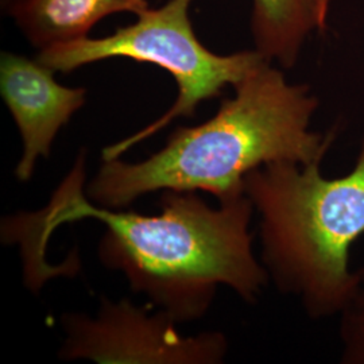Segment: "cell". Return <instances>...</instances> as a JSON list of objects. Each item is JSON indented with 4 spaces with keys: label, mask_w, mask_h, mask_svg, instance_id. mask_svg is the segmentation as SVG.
Returning a JSON list of instances; mask_svg holds the SVG:
<instances>
[{
    "label": "cell",
    "mask_w": 364,
    "mask_h": 364,
    "mask_svg": "<svg viewBox=\"0 0 364 364\" xmlns=\"http://www.w3.org/2000/svg\"><path fill=\"white\" fill-rule=\"evenodd\" d=\"M82 176L84 154L46 208L4 221L3 231L30 230L23 248H33L25 260L34 250L38 259L58 225L96 219L107 227L99 247L102 263L123 272L134 291L149 296L177 323L200 318L219 285L231 287L250 304L259 299L270 278L254 255L250 231L254 207L246 193L210 208L195 192L166 191L162 213L144 216L95 207L82 195Z\"/></svg>",
    "instance_id": "1"
},
{
    "label": "cell",
    "mask_w": 364,
    "mask_h": 364,
    "mask_svg": "<svg viewBox=\"0 0 364 364\" xmlns=\"http://www.w3.org/2000/svg\"><path fill=\"white\" fill-rule=\"evenodd\" d=\"M284 70L263 60L235 84L213 117L178 127L144 162L105 161L87 189L92 203L126 208L156 191H203L223 201L243 195L245 178L266 165L324 161L338 131L313 130L320 100L308 84L290 82Z\"/></svg>",
    "instance_id": "2"
},
{
    "label": "cell",
    "mask_w": 364,
    "mask_h": 364,
    "mask_svg": "<svg viewBox=\"0 0 364 364\" xmlns=\"http://www.w3.org/2000/svg\"><path fill=\"white\" fill-rule=\"evenodd\" d=\"M323 162H278L248 174L245 193L259 215L260 262L308 317H338L358 287L353 245L364 235V135L347 174Z\"/></svg>",
    "instance_id": "3"
},
{
    "label": "cell",
    "mask_w": 364,
    "mask_h": 364,
    "mask_svg": "<svg viewBox=\"0 0 364 364\" xmlns=\"http://www.w3.org/2000/svg\"><path fill=\"white\" fill-rule=\"evenodd\" d=\"M196 0H168L158 9L136 15V22L119 27L103 38L77 39L39 50L36 58L55 73H70L82 66L111 58H129L166 70L178 95L169 109L129 138L103 150V161L117 159L135 144L165 129L177 117H195L197 107L221 96L266 60L258 50L218 54L196 36L191 7Z\"/></svg>",
    "instance_id": "4"
},
{
    "label": "cell",
    "mask_w": 364,
    "mask_h": 364,
    "mask_svg": "<svg viewBox=\"0 0 364 364\" xmlns=\"http://www.w3.org/2000/svg\"><path fill=\"white\" fill-rule=\"evenodd\" d=\"M68 338L60 356L96 363L213 364L223 362L227 341L221 333L185 338L166 312L150 316L127 299L112 304L102 299L96 318L68 314Z\"/></svg>",
    "instance_id": "5"
},
{
    "label": "cell",
    "mask_w": 364,
    "mask_h": 364,
    "mask_svg": "<svg viewBox=\"0 0 364 364\" xmlns=\"http://www.w3.org/2000/svg\"><path fill=\"white\" fill-rule=\"evenodd\" d=\"M54 70L18 53L0 57V93L23 141V154L15 169L28 181L37 159L49 158L54 138L87 102V90L60 84Z\"/></svg>",
    "instance_id": "6"
},
{
    "label": "cell",
    "mask_w": 364,
    "mask_h": 364,
    "mask_svg": "<svg viewBox=\"0 0 364 364\" xmlns=\"http://www.w3.org/2000/svg\"><path fill=\"white\" fill-rule=\"evenodd\" d=\"M147 0H18L9 16L37 50L90 37V31L109 15H139Z\"/></svg>",
    "instance_id": "7"
},
{
    "label": "cell",
    "mask_w": 364,
    "mask_h": 364,
    "mask_svg": "<svg viewBox=\"0 0 364 364\" xmlns=\"http://www.w3.org/2000/svg\"><path fill=\"white\" fill-rule=\"evenodd\" d=\"M332 0H251L254 49L282 69H291L314 33L328 25Z\"/></svg>",
    "instance_id": "8"
},
{
    "label": "cell",
    "mask_w": 364,
    "mask_h": 364,
    "mask_svg": "<svg viewBox=\"0 0 364 364\" xmlns=\"http://www.w3.org/2000/svg\"><path fill=\"white\" fill-rule=\"evenodd\" d=\"M338 317L340 362L364 364V266L358 269V287Z\"/></svg>",
    "instance_id": "9"
},
{
    "label": "cell",
    "mask_w": 364,
    "mask_h": 364,
    "mask_svg": "<svg viewBox=\"0 0 364 364\" xmlns=\"http://www.w3.org/2000/svg\"><path fill=\"white\" fill-rule=\"evenodd\" d=\"M18 0H0V4H1V11L7 15V13L10 11V9L13 7L14 4L16 3Z\"/></svg>",
    "instance_id": "10"
}]
</instances>
